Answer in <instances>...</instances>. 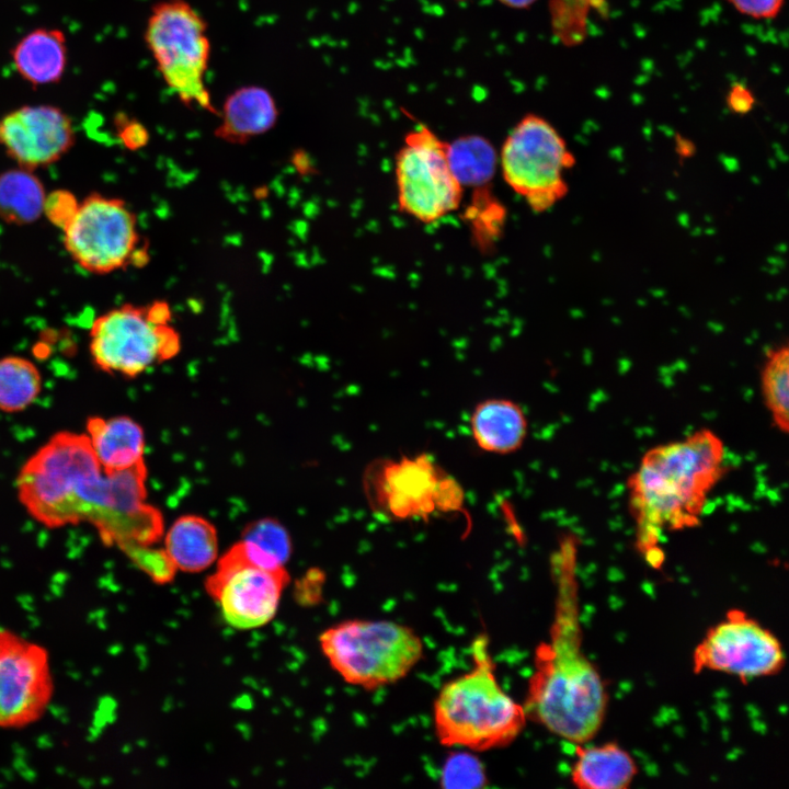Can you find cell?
I'll return each instance as SVG.
<instances>
[{"label": "cell", "instance_id": "6da1fadb", "mask_svg": "<svg viewBox=\"0 0 789 789\" xmlns=\"http://www.w3.org/2000/svg\"><path fill=\"white\" fill-rule=\"evenodd\" d=\"M147 468L105 471L84 434L62 431L52 436L21 468L20 502L49 528L90 523L102 541L118 546L141 529Z\"/></svg>", "mask_w": 789, "mask_h": 789}, {"label": "cell", "instance_id": "7a4b0ae2", "mask_svg": "<svg viewBox=\"0 0 789 789\" xmlns=\"http://www.w3.org/2000/svg\"><path fill=\"white\" fill-rule=\"evenodd\" d=\"M576 553V541L569 537L553 557V619L548 639L535 650L523 706L527 719L571 743L584 744L603 724L607 695L582 650Z\"/></svg>", "mask_w": 789, "mask_h": 789}, {"label": "cell", "instance_id": "3957f363", "mask_svg": "<svg viewBox=\"0 0 789 789\" xmlns=\"http://www.w3.org/2000/svg\"><path fill=\"white\" fill-rule=\"evenodd\" d=\"M724 445L710 430L651 448L627 481L637 545L659 565L663 531L699 524L708 494L725 472Z\"/></svg>", "mask_w": 789, "mask_h": 789}, {"label": "cell", "instance_id": "277c9868", "mask_svg": "<svg viewBox=\"0 0 789 789\" xmlns=\"http://www.w3.org/2000/svg\"><path fill=\"white\" fill-rule=\"evenodd\" d=\"M485 633L471 645L472 667L447 682L433 707L436 736L442 745L484 752L511 744L522 733L527 716L523 704L498 682Z\"/></svg>", "mask_w": 789, "mask_h": 789}, {"label": "cell", "instance_id": "5b68a950", "mask_svg": "<svg viewBox=\"0 0 789 789\" xmlns=\"http://www.w3.org/2000/svg\"><path fill=\"white\" fill-rule=\"evenodd\" d=\"M331 667L348 684L376 689L405 677L423 656V642L409 626L390 620L351 619L319 636Z\"/></svg>", "mask_w": 789, "mask_h": 789}, {"label": "cell", "instance_id": "8992f818", "mask_svg": "<svg viewBox=\"0 0 789 789\" xmlns=\"http://www.w3.org/2000/svg\"><path fill=\"white\" fill-rule=\"evenodd\" d=\"M208 26L186 0H160L147 18L144 39L165 85L186 106L218 115L206 83L211 57Z\"/></svg>", "mask_w": 789, "mask_h": 789}, {"label": "cell", "instance_id": "52a82bcc", "mask_svg": "<svg viewBox=\"0 0 789 789\" xmlns=\"http://www.w3.org/2000/svg\"><path fill=\"white\" fill-rule=\"evenodd\" d=\"M164 300L125 304L100 315L90 328V355L101 370L136 377L173 358L181 348Z\"/></svg>", "mask_w": 789, "mask_h": 789}, {"label": "cell", "instance_id": "ba28073f", "mask_svg": "<svg viewBox=\"0 0 789 789\" xmlns=\"http://www.w3.org/2000/svg\"><path fill=\"white\" fill-rule=\"evenodd\" d=\"M575 162L559 130L534 113L512 127L500 152L504 181L535 213L547 211L564 198L569 191L564 175Z\"/></svg>", "mask_w": 789, "mask_h": 789}, {"label": "cell", "instance_id": "9c48e42d", "mask_svg": "<svg viewBox=\"0 0 789 789\" xmlns=\"http://www.w3.org/2000/svg\"><path fill=\"white\" fill-rule=\"evenodd\" d=\"M62 232L69 256L91 274L106 275L130 265L141 267L149 260L136 215L122 198L88 195Z\"/></svg>", "mask_w": 789, "mask_h": 789}, {"label": "cell", "instance_id": "30bf717a", "mask_svg": "<svg viewBox=\"0 0 789 789\" xmlns=\"http://www.w3.org/2000/svg\"><path fill=\"white\" fill-rule=\"evenodd\" d=\"M449 142L425 125L410 130L395 158L399 208L412 218L432 224L456 210L462 185L448 158Z\"/></svg>", "mask_w": 789, "mask_h": 789}, {"label": "cell", "instance_id": "8fae6325", "mask_svg": "<svg viewBox=\"0 0 789 789\" xmlns=\"http://www.w3.org/2000/svg\"><path fill=\"white\" fill-rule=\"evenodd\" d=\"M289 583L286 569L270 570L250 563L239 542L217 563L205 590L232 628L251 630L267 625L276 615Z\"/></svg>", "mask_w": 789, "mask_h": 789}, {"label": "cell", "instance_id": "7c38bea8", "mask_svg": "<svg viewBox=\"0 0 789 789\" xmlns=\"http://www.w3.org/2000/svg\"><path fill=\"white\" fill-rule=\"evenodd\" d=\"M696 671L710 670L750 679L778 673L785 664L779 640L740 610L730 611L696 647Z\"/></svg>", "mask_w": 789, "mask_h": 789}, {"label": "cell", "instance_id": "4fadbf2b", "mask_svg": "<svg viewBox=\"0 0 789 789\" xmlns=\"http://www.w3.org/2000/svg\"><path fill=\"white\" fill-rule=\"evenodd\" d=\"M53 695L44 648L0 630V728H21L44 713Z\"/></svg>", "mask_w": 789, "mask_h": 789}, {"label": "cell", "instance_id": "5bb4252c", "mask_svg": "<svg viewBox=\"0 0 789 789\" xmlns=\"http://www.w3.org/2000/svg\"><path fill=\"white\" fill-rule=\"evenodd\" d=\"M76 144L71 117L54 104H24L0 118V147L31 171L59 161Z\"/></svg>", "mask_w": 789, "mask_h": 789}, {"label": "cell", "instance_id": "9a60e30c", "mask_svg": "<svg viewBox=\"0 0 789 789\" xmlns=\"http://www.w3.org/2000/svg\"><path fill=\"white\" fill-rule=\"evenodd\" d=\"M215 136L228 144L244 145L274 128L279 117L272 92L258 84H247L229 93L218 111Z\"/></svg>", "mask_w": 789, "mask_h": 789}, {"label": "cell", "instance_id": "2e32d148", "mask_svg": "<svg viewBox=\"0 0 789 789\" xmlns=\"http://www.w3.org/2000/svg\"><path fill=\"white\" fill-rule=\"evenodd\" d=\"M444 487L424 458L405 459L385 471L381 496L395 516L420 515L442 505Z\"/></svg>", "mask_w": 789, "mask_h": 789}, {"label": "cell", "instance_id": "e0dca14e", "mask_svg": "<svg viewBox=\"0 0 789 789\" xmlns=\"http://www.w3.org/2000/svg\"><path fill=\"white\" fill-rule=\"evenodd\" d=\"M10 57L16 73L32 87L56 84L68 66L66 34L58 27H35L13 45Z\"/></svg>", "mask_w": 789, "mask_h": 789}, {"label": "cell", "instance_id": "ac0fdd59", "mask_svg": "<svg viewBox=\"0 0 789 789\" xmlns=\"http://www.w3.org/2000/svg\"><path fill=\"white\" fill-rule=\"evenodd\" d=\"M87 437L105 471H118L144 462L145 433L139 423L126 415L91 416Z\"/></svg>", "mask_w": 789, "mask_h": 789}, {"label": "cell", "instance_id": "d6986e66", "mask_svg": "<svg viewBox=\"0 0 789 789\" xmlns=\"http://www.w3.org/2000/svg\"><path fill=\"white\" fill-rule=\"evenodd\" d=\"M163 549L176 570L187 573L202 572L217 560V530L202 516H181L167 531Z\"/></svg>", "mask_w": 789, "mask_h": 789}, {"label": "cell", "instance_id": "ffe728a7", "mask_svg": "<svg viewBox=\"0 0 789 789\" xmlns=\"http://www.w3.org/2000/svg\"><path fill=\"white\" fill-rule=\"evenodd\" d=\"M636 774L637 766L629 753L610 743L579 747L571 780L581 789H625Z\"/></svg>", "mask_w": 789, "mask_h": 789}, {"label": "cell", "instance_id": "44dd1931", "mask_svg": "<svg viewBox=\"0 0 789 789\" xmlns=\"http://www.w3.org/2000/svg\"><path fill=\"white\" fill-rule=\"evenodd\" d=\"M472 433L483 449L507 453L516 449L526 435V420L522 410L504 400L481 403L473 412Z\"/></svg>", "mask_w": 789, "mask_h": 789}, {"label": "cell", "instance_id": "7402d4cb", "mask_svg": "<svg viewBox=\"0 0 789 789\" xmlns=\"http://www.w3.org/2000/svg\"><path fill=\"white\" fill-rule=\"evenodd\" d=\"M46 194L34 171L18 167L0 173V219L19 226L38 220Z\"/></svg>", "mask_w": 789, "mask_h": 789}, {"label": "cell", "instance_id": "603a6c76", "mask_svg": "<svg viewBox=\"0 0 789 789\" xmlns=\"http://www.w3.org/2000/svg\"><path fill=\"white\" fill-rule=\"evenodd\" d=\"M239 545L250 563L270 570L285 569L291 554L287 529L270 517L247 525Z\"/></svg>", "mask_w": 789, "mask_h": 789}, {"label": "cell", "instance_id": "cb8c5ba5", "mask_svg": "<svg viewBox=\"0 0 789 789\" xmlns=\"http://www.w3.org/2000/svg\"><path fill=\"white\" fill-rule=\"evenodd\" d=\"M42 386V374L32 361L16 355L0 357V411L26 410L38 398Z\"/></svg>", "mask_w": 789, "mask_h": 789}, {"label": "cell", "instance_id": "d4e9b609", "mask_svg": "<svg viewBox=\"0 0 789 789\" xmlns=\"http://www.w3.org/2000/svg\"><path fill=\"white\" fill-rule=\"evenodd\" d=\"M450 167L461 185L484 184L496 167V152L491 142L478 135H466L448 145Z\"/></svg>", "mask_w": 789, "mask_h": 789}, {"label": "cell", "instance_id": "484cf974", "mask_svg": "<svg viewBox=\"0 0 789 789\" xmlns=\"http://www.w3.org/2000/svg\"><path fill=\"white\" fill-rule=\"evenodd\" d=\"M762 392L774 424L780 432L789 430V348L787 344L769 350L764 361Z\"/></svg>", "mask_w": 789, "mask_h": 789}, {"label": "cell", "instance_id": "4316f807", "mask_svg": "<svg viewBox=\"0 0 789 789\" xmlns=\"http://www.w3.org/2000/svg\"><path fill=\"white\" fill-rule=\"evenodd\" d=\"M591 9L580 0H549L551 28L559 42L572 47L587 35Z\"/></svg>", "mask_w": 789, "mask_h": 789}, {"label": "cell", "instance_id": "83f0119b", "mask_svg": "<svg viewBox=\"0 0 789 789\" xmlns=\"http://www.w3.org/2000/svg\"><path fill=\"white\" fill-rule=\"evenodd\" d=\"M441 780L448 788H476L483 786L487 777L481 762L474 755L461 752L447 758Z\"/></svg>", "mask_w": 789, "mask_h": 789}, {"label": "cell", "instance_id": "f1b7e54d", "mask_svg": "<svg viewBox=\"0 0 789 789\" xmlns=\"http://www.w3.org/2000/svg\"><path fill=\"white\" fill-rule=\"evenodd\" d=\"M123 552L158 584L170 583L178 571L165 550L152 545L129 547Z\"/></svg>", "mask_w": 789, "mask_h": 789}, {"label": "cell", "instance_id": "f546056e", "mask_svg": "<svg viewBox=\"0 0 789 789\" xmlns=\"http://www.w3.org/2000/svg\"><path fill=\"white\" fill-rule=\"evenodd\" d=\"M80 205L73 193L55 190L46 194L43 215L55 227L64 229L72 219Z\"/></svg>", "mask_w": 789, "mask_h": 789}, {"label": "cell", "instance_id": "4dcf8cb0", "mask_svg": "<svg viewBox=\"0 0 789 789\" xmlns=\"http://www.w3.org/2000/svg\"><path fill=\"white\" fill-rule=\"evenodd\" d=\"M117 138L128 150H139L149 141V132L139 121L126 114H116L114 118Z\"/></svg>", "mask_w": 789, "mask_h": 789}, {"label": "cell", "instance_id": "1f68e13d", "mask_svg": "<svg viewBox=\"0 0 789 789\" xmlns=\"http://www.w3.org/2000/svg\"><path fill=\"white\" fill-rule=\"evenodd\" d=\"M735 11L753 20H771L779 15L785 0H725Z\"/></svg>", "mask_w": 789, "mask_h": 789}, {"label": "cell", "instance_id": "d6a6232c", "mask_svg": "<svg viewBox=\"0 0 789 789\" xmlns=\"http://www.w3.org/2000/svg\"><path fill=\"white\" fill-rule=\"evenodd\" d=\"M756 99L753 91L744 83H733L725 95L728 110L735 115H746L753 111Z\"/></svg>", "mask_w": 789, "mask_h": 789}, {"label": "cell", "instance_id": "836d02e7", "mask_svg": "<svg viewBox=\"0 0 789 789\" xmlns=\"http://www.w3.org/2000/svg\"><path fill=\"white\" fill-rule=\"evenodd\" d=\"M322 582L323 575L320 571L309 572L307 576L301 581V586L298 588V591L302 593L299 594V596L307 595V601H315L316 597H319L321 595Z\"/></svg>", "mask_w": 789, "mask_h": 789}, {"label": "cell", "instance_id": "e575fe53", "mask_svg": "<svg viewBox=\"0 0 789 789\" xmlns=\"http://www.w3.org/2000/svg\"><path fill=\"white\" fill-rule=\"evenodd\" d=\"M501 4L515 10H525L530 8L538 0H498Z\"/></svg>", "mask_w": 789, "mask_h": 789}, {"label": "cell", "instance_id": "d590c367", "mask_svg": "<svg viewBox=\"0 0 789 789\" xmlns=\"http://www.w3.org/2000/svg\"><path fill=\"white\" fill-rule=\"evenodd\" d=\"M586 4L592 11L605 15L608 11L607 0H580Z\"/></svg>", "mask_w": 789, "mask_h": 789}, {"label": "cell", "instance_id": "8d00e7d4", "mask_svg": "<svg viewBox=\"0 0 789 789\" xmlns=\"http://www.w3.org/2000/svg\"><path fill=\"white\" fill-rule=\"evenodd\" d=\"M686 142H687V140H684V148H685V144H686ZM682 155L687 156L686 149L683 150V153H682Z\"/></svg>", "mask_w": 789, "mask_h": 789}, {"label": "cell", "instance_id": "74e56055", "mask_svg": "<svg viewBox=\"0 0 789 789\" xmlns=\"http://www.w3.org/2000/svg\"><path fill=\"white\" fill-rule=\"evenodd\" d=\"M456 1H464V0H456Z\"/></svg>", "mask_w": 789, "mask_h": 789}]
</instances>
